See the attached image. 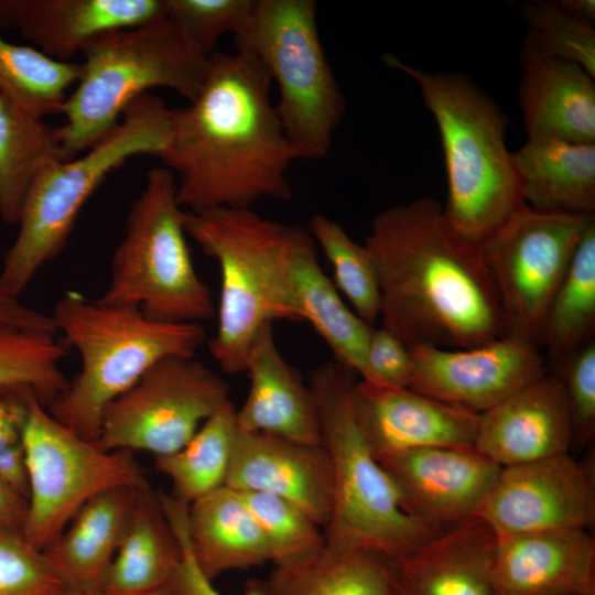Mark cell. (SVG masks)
Returning a JSON list of instances; mask_svg holds the SVG:
<instances>
[{
	"label": "cell",
	"mask_w": 595,
	"mask_h": 595,
	"mask_svg": "<svg viewBox=\"0 0 595 595\" xmlns=\"http://www.w3.org/2000/svg\"><path fill=\"white\" fill-rule=\"evenodd\" d=\"M271 78L252 55L213 52L198 96L172 108L171 134L158 156L186 210L251 209L289 201L286 171L296 160L270 101Z\"/></svg>",
	"instance_id": "6da1fadb"
},
{
	"label": "cell",
	"mask_w": 595,
	"mask_h": 595,
	"mask_svg": "<svg viewBox=\"0 0 595 595\" xmlns=\"http://www.w3.org/2000/svg\"><path fill=\"white\" fill-rule=\"evenodd\" d=\"M365 246L377 270L382 327L408 348H470L505 336L479 246L423 196L377 214Z\"/></svg>",
	"instance_id": "7a4b0ae2"
},
{
	"label": "cell",
	"mask_w": 595,
	"mask_h": 595,
	"mask_svg": "<svg viewBox=\"0 0 595 595\" xmlns=\"http://www.w3.org/2000/svg\"><path fill=\"white\" fill-rule=\"evenodd\" d=\"M382 61L416 83L440 133L447 181L444 216L480 247L526 205L506 145L507 116L466 75L428 72L391 54Z\"/></svg>",
	"instance_id": "3957f363"
},
{
	"label": "cell",
	"mask_w": 595,
	"mask_h": 595,
	"mask_svg": "<svg viewBox=\"0 0 595 595\" xmlns=\"http://www.w3.org/2000/svg\"><path fill=\"white\" fill-rule=\"evenodd\" d=\"M55 332L79 354L80 368L45 407L79 436L97 441L107 407L166 357H194L205 342L202 323H166L138 307L66 292L50 315Z\"/></svg>",
	"instance_id": "277c9868"
},
{
	"label": "cell",
	"mask_w": 595,
	"mask_h": 595,
	"mask_svg": "<svg viewBox=\"0 0 595 595\" xmlns=\"http://www.w3.org/2000/svg\"><path fill=\"white\" fill-rule=\"evenodd\" d=\"M82 54L75 88L60 109L65 121L55 127L62 161L100 142L125 109L152 88H169L193 101L210 58L166 17L104 33Z\"/></svg>",
	"instance_id": "5b68a950"
},
{
	"label": "cell",
	"mask_w": 595,
	"mask_h": 595,
	"mask_svg": "<svg viewBox=\"0 0 595 595\" xmlns=\"http://www.w3.org/2000/svg\"><path fill=\"white\" fill-rule=\"evenodd\" d=\"M354 376L335 361L314 368L309 376L321 442L333 473V506L324 527L325 542L392 560L441 531L407 510L391 476L372 455L354 410Z\"/></svg>",
	"instance_id": "8992f818"
},
{
	"label": "cell",
	"mask_w": 595,
	"mask_h": 595,
	"mask_svg": "<svg viewBox=\"0 0 595 595\" xmlns=\"http://www.w3.org/2000/svg\"><path fill=\"white\" fill-rule=\"evenodd\" d=\"M186 236L220 269L217 331L208 350L227 375L246 371L249 350L268 324L299 323L288 273L290 225L251 209L186 210Z\"/></svg>",
	"instance_id": "52a82bcc"
},
{
	"label": "cell",
	"mask_w": 595,
	"mask_h": 595,
	"mask_svg": "<svg viewBox=\"0 0 595 595\" xmlns=\"http://www.w3.org/2000/svg\"><path fill=\"white\" fill-rule=\"evenodd\" d=\"M172 108L150 93L133 100L100 142L45 167L30 186L8 249L0 282L19 296L43 266L67 245L77 217L106 177L137 155L159 156L167 145Z\"/></svg>",
	"instance_id": "ba28073f"
},
{
	"label": "cell",
	"mask_w": 595,
	"mask_h": 595,
	"mask_svg": "<svg viewBox=\"0 0 595 595\" xmlns=\"http://www.w3.org/2000/svg\"><path fill=\"white\" fill-rule=\"evenodd\" d=\"M183 214L174 174L164 166L149 170L127 214L99 302L134 306L166 323H202L215 315L212 291L193 264Z\"/></svg>",
	"instance_id": "9c48e42d"
},
{
	"label": "cell",
	"mask_w": 595,
	"mask_h": 595,
	"mask_svg": "<svg viewBox=\"0 0 595 595\" xmlns=\"http://www.w3.org/2000/svg\"><path fill=\"white\" fill-rule=\"evenodd\" d=\"M314 0H256L234 34L279 89L275 110L295 159L327 155L346 100L321 43Z\"/></svg>",
	"instance_id": "30bf717a"
},
{
	"label": "cell",
	"mask_w": 595,
	"mask_h": 595,
	"mask_svg": "<svg viewBox=\"0 0 595 595\" xmlns=\"http://www.w3.org/2000/svg\"><path fill=\"white\" fill-rule=\"evenodd\" d=\"M28 512L24 537L44 550L93 497L149 484L130 451H108L55 420L36 394L24 429Z\"/></svg>",
	"instance_id": "8fae6325"
},
{
	"label": "cell",
	"mask_w": 595,
	"mask_h": 595,
	"mask_svg": "<svg viewBox=\"0 0 595 595\" xmlns=\"http://www.w3.org/2000/svg\"><path fill=\"white\" fill-rule=\"evenodd\" d=\"M594 217L543 213L524 205L480 246L506 336L541 346L551 302Z\"/></svg>",
	"instance_id": "7c38bea8"
},
{
	"label": "cell",
	"mask_w": 595,
	"mask_h": 595,
	"mask_svg": "<svg viewBox=\"0 0 595 595\" xmlns=\"http://www.w3.org/2000/svg\"><path fill=\"white\" fill-rule=\"evenodd\" d=\"M230 401L228 383L212 368L166 357L107 407L97 442L108 451L169 455Z\"/></svg>",
	"instance_id": "4fadbf2b"
},
{
	"label": "cell",
	"mask_w": 595,
	"mask_h": 595,
	"mask_svg": "<svg viewBox=\"0 0 595 595\" xmlns=\"http://www.w3.org/2000/svg\"><path fill=\"white\" fill-rule=\"evenodd\" d=\"M497 538L595 523L591 468L569 453L501 468L478 515Z\"/></svg>",
	"instance_id": "5bb4252c"
},
{
	"label": "cell",
	"mask_w": 595,
	"mask_h": 595,
	"mask_svg": "<svg viewBox=\"0 0 595 595\" xmlns=\"http://www.w3.org/2000/svg\"><path fill=\"white\" fill-rule=\"evenodd\" d=\"M409 350L412 390L477 414L548 371L538 345L506 335L470 348L416 345Z\"/></svg>",
	"instance_id": "9a60e30c"
},
{
	"label": "cell",
	"mask_w": 595,
	"mask_h": 595,
	"mask_svg": "<svg viewBox=\"0 0 595 595\" xmlns=\"http://www.w3.org/2000/svg\"><path fill=\"white\" fill-rule=\"evenodd\" d=\"M379 463L407 510L437 531L477 516L502 468L473 445L420 447Z\"/></svg>",
	"instance_id": "2e32d148"
},
{
	"label": "cell",
	"mask_w": 595,
	"mask_h": 595,
	"mask_svg": "<svg viewBox=\"0 0 595 595\" xmlns=\"http://www.w3.org/2000/svg\"><path fill=\"white\" fill-rule=\"evenodd\" d=\"M353 404L378 462L420 447L474 444L479 414L411 388H380L356 380Z\"/></svg>",
	"instance_id": "e0dca14e"
},
{
	"label": "cell",
	"mask_w": 595,
	"mask_h": 595,
	"mask_svg": "<svg viewBox=\"0 0 595 595\" xmlns=\"http://www.w3.org/2000/svg\"><path fill=\"white\" fill-rule=\"evenodd\" d=\"M226 486L285 499L324 528L333 506V473L322 444L238 429Z\"/></svg>",
	"instance_id": "ac0fdd59"
},
{
	"label": "cell",
	"mask_w": 595,
	"mask_h": 595,
	"mask_svg": "<svg viewBox=\"0 0 595 595\" xmlns=\"http://www.w3.org/2000/svg\"><path fill=\"white\" fill-rule=\"evenodd\" d=\"M572 445L565 390L550 371L479 413L473 444L501 467L564 454Z\"/></svg>",
	"instance_id": "d6986e66"
},
{
	"label": "cell",
	"mask_w": 595,
	"mask_h": 595,
	"mask_svg": "<svg viewBox=\"0 0 595 595\" xmlns=\"http://www.w3.org/2000/svg\"><path fill=\"white\" fill-rule=\"evenodd\" d=\"M496 595H595V540L582 529L497 538Z\"/></svg>",
	"instance_id": "ffe728a7"
},
{
	"label": "cell",
	"mask_w": 595,
	"mask_h": 595,
	"mask_svg": "<svg viewBox=\"0 0 595 595\" xmlns=\"http://www.w3.org/2000/svg\"><path fill=\"white\" fill-rule=\"evenodd\" d=\"M162 18L164 0H0V28L18 30L60 62H72L104 33Z\"/></svg>",
	"instance_id": "44dd1931"
},
{
	"label": "cell",
	"mask_w": 595,
	"mask_h": 595,
	"mask_svg": "<svg viewBox=\"0 0 595 595\" xmlns=\"http://www.w3.org/2000/svg\"><path fill=\"white\" fill-rule=\"evenodd\" d=\"M519 61V106L528 138L595 143V77L547 53L529 33Z\"/></svg>",
	"instance_id": "7402d4cb"
},
{
	"label": "cell",
	"mask_w": 595,
	"mask_h": 595,
	"mask_svg": "<svg viewBox=\"0 0 595 595\" xmlns=\"http://www.w3.org/2000/svg\"><path fill=\"white\" fill-rule=\"evenodd\" d=\"M496 545L497 536L479 516L466 519L389 560L390 595H496Z\"/></svg>",
	"instance_id": "603a6c76"
},
{
	"label": "cell",
	"mask_w": 595,
	"mask_h": 595,
	"mask_svg": "<svg viewBox=\"0 0 595 595\" xmlns=\"http://www.w3.org/2000/svg\"><path fill=\"white\" fill-rule=\"evenodd\" d=\"M245 372L250 383L246 400L236 409L239 430L322 444L312 391L279 351L273 324L266 325L256 337Z\"/></svg>",
	"instance_id": "cb8c5ba5"
},
{
	"label": "cell",
	"mask_w": 595,
	"mask_h": 595,
	"mask_svg": "<svg viewBox=\"0 0 595 595\" xmlns=\"http://www.w3.org/2000/svg\"><path fill=\"white\" fill-rule=\"evenodd\" d=\"M288 273L301 322L310 323L335 363L360 376L374 326L344 303L320 264L313 238L300 226L290 225Z\"/></svg>",
	"instance_id": "d4e9b609"
},
{
	"label": "cell",
	"mask_w": 595,
	"mask_h": 595,
	"mask_svg": "<svg viewBox=\"0 0 595 595\" xmlns=\"http://www.w3.org/2000/svg\"><path fill=\"white\" fill-rule=\"evenodd\" d=\"M186 538L202 573L221 574L270 563V549L239 491L218 488L187 507Z\"/></svg>",
	"instance_id": "484cf974"
},
{
	"label": "cell",
	"mask_w": 595,
	"mask_h": 595,
	"mask_svg": "<svg viewBox=\"0 0 595 595\" xmlns=\"http://www.w3.org/2000/svg\"><path fill=\"white\" fill-rule=\"evenodd\" d=\"M511 162L523 201L552 214H595V143L528 138Z\"/></svg>",
	"instance_id": "4316f807"
},
{
	"label": "cell",
	"mask_w": 595,
	"mask_h": 595,
	"mask_svg": "<svg viewBox=\"0 0 595 595\" xmlns=\"http://www.w3.org/2000/svg\"><path fill=\"white\" fill-rule=\"evenodd\" d=\"M182 555L178 537L150 486L140 489L119 547L106 570L102 595H148L169 586Z\"/></svg>",
	"instance_id": "83f0119b"
},
{
	"label": "cell",
	"mask_w": 595,
	"mask_h": 595,
	"mask_svg": "<svg viewBox=\"0 0 595 595\" xmlns=\"http://www.w3.org/2000/svg\"><path fill=\"white\" fill-rule=\"evenodd\" d=\"M140 489L117 487L90 498L43 550L65 586L98 588Z\"/></svg>",
	"instance_id": "f1b7e54d"
},
{
	"label": "cell",
	"mask_w": 595,
	"mask_h": 595,
	"mask_svg": "<svg viewBox=\"0 0 595 595\" xmlns=\"http://www.w3.org/2000/svg\"><path fill=\"white\" fill-rule=\"evenodd\" d=\"M273 595H390L389 559L325 544L312 558L273 566L266 578Z\"/></svg>",
	"instance_id": "f546056e"
},
{
	"label": "cell",
	"mask_w": 595,
	"mask_h": 595,
	"mask_svg": "<svg viewBox=\"0 0 595 595\" xmlns=\"http://www.w3.org/2000/svg\"><path fill=\"white\" fill-rule=\"evenodd\" d=\"M62 161L55 128L0 91V217L17 225L36 176Z\"/></svg>",
	"instance_id": "4dcf8cb0"
},
{
	"label": "cell",
	"mask_w": 595,
	"mask_h": 595,
	"mask_svg": "<svg viewBox=\"0 0 595 595\" xmlns=\"http://www.w3.org/2000/svg\"><path fill=\"white\" fill-rule=\"evenodd\" d=\"M595 339V217L549 307L541 338L548 370Z\"/></svg>",
	"instance_id": "1f68e13d"
},
{
	"label": "cell",
	"mask_w": 595,
	"mask_h": 595,
	"mask_svg": "<svg viewBox=\"0 0 595 595\" xmlns=\"http://www.w3.org/2000/svg\"><path fill=\"white\" fill-rule=\"evenodd\" d=\"M238 431L230 401L208 418L175 453L154 457L155 468L172 484V496L185 505L226 486Z\"/></svg>",
	"instance_id": "d6a6232c"
},
{
	"label": "cell",
	"mask_w": 595,
	"mask_h": 595,
	"mask_svg": "<svg viewBox=\"0 0 595 595\" xmlns=\"http://www.w3.org/2000/svg\"><path fill=\"white\" fill-rule=\"evenodd\" d=\"M79 69V63L56 61L0 34V91L39 118L60 112Z\"/></svg>",
	"instance_id": "836d02e7"
},
{
	"label": "cell",
	"mask_w": 595,
	"mask_h": 595,
	"mask_svg": "<svg viewBox=\"0 0 595 595\" xmlns=\"http://www.w3.org/2000/svg\"><path fill=\"white\" fill-rule=\"evenodd\" d=\"M307 231L331 263L336 289L346 296L354 312L374 326L380 318V289L369 249L325 215H313Z\"/></svg>",
	"instance_id": "e575fe53"
},
{
	"label": "cell",
	"mask_w": 595,
	"mask_h": 595,
	"mask_svg": "<svg viewBox=\"0 0 595 595\" xmlns=\"http://www.w3.org/2000/svg\"><path fill=\"white\" fill-rule=\"evenodd\" d=\"M55 334L0 324V388L28 387L50 403L67 385Z\"/></svg>",
	"instance_id": "d590c367"
},
{
	"label": "cell",
	"mask_w": 595,
	"mask_h": 595,
	"mask_svg": "<svg viewBox=\"0 0 595 595\" xmlns=\"http://www.w3.org/2000/svg\"><path fill=\"white\" fill-rule=\"evenodd\" d=\"M239 493L266 537L273 566L300 563L325 547L322 527L294 504L269 494Z\"/></svg>",
	"instance_id": "8d00e7d4"
},
{
	"label": "cell",
	"mask_w": 595,
	"mask_h": 595,
	"mask_svg": "<svg viewBox=\"0 0 595 595\" xmlns=\"http://www.w3.org/2000/svg\"><path fill=\"white\" fill-rule=\"evenodd\" d=\"M529 33L549 54L574 62L595 77V30L563 12L554 2L521 6Z\"/></svg>",
	"instance_id": "74e56055"
},
{
	"label": "cell",
	"mask_w": 595,
	"mask_h": 595,
	"mask_svg": "<svg viewBox=\"0 0 595 595\" xmlns=\"http://www.w3.org/2000/svg\"><path fill=\"white\" fill-rule=\"evenodd\" d=\"M64 582L20 530L0 527V595H58Z\"/></svg>",
	"instance_id": "f35d334b"
},
{
	"label": "cell",
	"mask_w": 595,
	"mask_h": 595,
	"mask_svg": "<svg viewBox=\"0 0 595 595\" xmlns=\"http://www.w3.org/2000/svg\"><path fill=\"white\" fill-rule=\"evenodd\" d=\"M165 17L174 22L204 53L210 55L218 39L235 34L256 0H164Z\"/></svg>",
	"instance_id": "ab89813d"
},
{
	"label": "cell",
	"mask_w": 595,
	"mask_h": 595,
	"mask_svg": "<svg viewBox=\"0 0 595 595\" xmlns=\"http://www.w3.org/2000/svg\"><path fill=\"white\" fill-rule=\"evenodd\" d=\"M567 398L573 443L586 445L595 437V339L587 343L553 369Z\"/></svg>",
	"instance_id": "60d3db41"
},
{
	"label": "cell",
	"mask_w": 595,
	"mask_h": 595,
	"mask_svg": "<svg viewBox=\"0 0 595 595\" xmlns=\"http://www.w3.org/2000/svg\"><path fill=\"white\" fill-rule=\"evenodd\" d=\"M33 394L28 387L0 388V475L26 499L24 429Z\"/></svg>",
	"instance_id": "b9f144b4"
},
{
	"label": "cell",
	"mask_w": 595,
	"mask_h": 595,
	"mask_svg": "<svg viewBox=\"0 0 595 595\" xmlns=\"http://www.w3.org/2000/svg\"><path fill=\"white\" fill-rule=\"evenodd\" d=\"M160 499L182 548V555L174 569L169 587L174 595H224L214 587L213 581L202 573L190 551L185 529L188 506L171 494H160ZM241 595L273 594L266 580H250Z\"/></svg>",
	"instance_id": "7bdbcfd3"
},
{
	"label": "cell",
	"mask_w": 595,
	"mask_h": 595,
	"mask_svg": "<svg viewBox=\"0 0 595 595\" xmlns=\"http://www.w3.org/2000/svg\"><path fill=\"white\" fill-rule=\"evenodd\" d=\"M411 378L409 348L382 326L374 328L360 380L380 388H410Z\"/></svg>",
	"instance_id": "ee69618b"
},
{
	"label": "cell",
	"mask_w": 595,
	"mask_h": 595,
	"mask_svg": "<svg viewBox=\"0 0 595 595\" xmlns=\"http://www.w3.org/2000/svg\"><path fill=\"white\" fill-rule=\"evenodd\" d=\"M0 324L21 328L55 333L50 315H46L9 293L0 282Z\"/></svg>",
	"instance_id": "f6af8a7d"
},
{
	"label": "cell",
	"mask_w": 595,
	"mask_h": 595,
	"mask_svg": "<svg viewBox=\"0 0 595 595\" xmlns=\"http://www.w3.org/2000/svg\"><path fill=\"white\" fill-rule=\"evenodd\" d=\"M28 512V499L0 475V527L20 530Z\"/></svg>",
	"instance_id": "bcb514c9"
},
{
	"label": "cell",
	"mask_w": 595,
	"mask_h": 595,
	"mask_svg": "<svg viewBox=\"0 0 595 595\" xmlns=\"http://www.w3.org/2000/svg\"><path fill=\"white\" fill-rule=\"evenodd\" d=\"M554 3L570 17L594 25L595 23V0H559Z\"/></svg>",
	"instance_id": "7dc6e473"
},
{
	"label": "cell",
	"mask_w": 595,
	"mask_h": 595,
	"mask_svg": "<svg viewBox=\"0 0 595 595\" xmlns=\"http://www.w3.org/2000/svg\"><path fill=\"white\" fill-rule=\"evenodd\" d=\"M58 595H102L99 588H82V587H67Z\"/></svg>",
	"instance_id": "c3c4849f"
},
{
	"label": "cell",
	"mask_w": 595,
	"mask_h": 595,
	"mask_svg": "<svg viewBox=\"0 0 595 595\" xmlns=\"http://www.w3.org/2000/svg\"><path fill=\"white\" fill-rule=\"evenodd\" d=\"M148 595H174L172 589L167 586L163 589L156 591L154 593L148 594Z\"/></svg>",
	"instance_id": "681fc988"
}]
</instances>
